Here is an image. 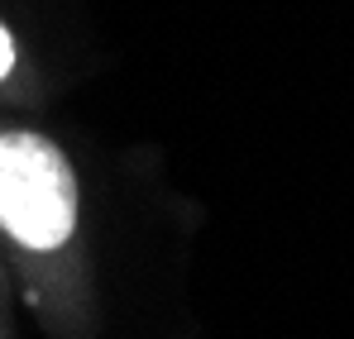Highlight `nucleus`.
Here are the masks:
<instances>
[{"mask_svg": "<svg viewBox=\"0 0 354 339\" xmlns=\"http://www.w3.org/2000/svg\"><path fill=\"white\" fill-rule=\"evenodd\" d=\"M77 225L72 168L44 134H0V229L29 249H58Z\"/></svg>", "mask_w": 354, "mask_h": 339, "instance_id": "f257e3e1", "label": "nucleus"}, {"mask_svg": "<svg viewBox=\"0 0 354 339\" xmlns=\"http://www.w3.org/2000/svg\"><path fill=\"white\" fill-rule=\"evenodd\" d=\"M10 62H15V48H10V34L0 29V77L10 72Z\"/></svg>", "mask_w": 354, "mask_h": 339, "instance_id": "f03ea898", "label": "nucleus"}]
</instances>
